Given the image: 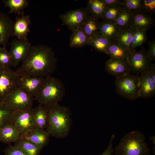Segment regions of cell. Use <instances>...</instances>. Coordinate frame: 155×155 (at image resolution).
<instances>
[{
	"label": "cell",
	"mask_w": 155,
	"mask_h": 155,
	"mask_svg": "<svg viewBox=\"0 0 155 155\" xmlns=\"http://www.w3.org/2000/svg\"><path fill=\"white\" fill-rule=\"evenodd\" d=\"M98 20L90 15L81 26L90 41L95 35L99 33V22Z\"/></svg>",
	"instance_id": "25"
},
{
	"label": "cell",
	"mask_w": 155,
	"mask_h": 155,
	"mask_svg": "<svg viewBox=\"0 0 155 155\" xmlns=\"http://www.w3.org/2000/svg\"><path fill=\"white\" fill-rule=\"evenodd\" d=\"M22 62L15 70L19 76L46 78L51 75L56 70L57 59L51 47L38 44L31 46Z\"/></svg>",
	"instance_id": "1"
},
{
	"label": "cell",
	"mask_w": 155,
	"mask_h": 155,
	"mask_svg": "<svg viewBox=\"0 0 155 155\" xmlns=\"http://www.w3.org/2000/svg\"><path fill=\"white\" fill-rule=\"evenodd\" d=\"M127 59L132 71L137 74L148 69L152 63L147 51L142 47L138 51L135 50L130 51Z\"/></svg>",
	"instance_id": "9"
},
{
	"label": "cell",
	"mask_w": 155,
	"mask_h": 155,
	"mask_svg": "<svg viewBox=\"0 0 155 155\" xmlns=\"http://www.w3.org/2000/svg\"><path fill=\"white\" fill-rule=\"evenodd\" d=\"M33 112L36 127L46 129L48 122L47 107L39 104L33 109Z\"/></svg>",
	"instance_id": "22"
},
{
	"label": "cell",
	"mask_w": 155,
	"mask_h": 155,
	"mask_svg": "<svg viewBox=\"0 0 155 155\" xmlns=\"http://www.w3.org/2000/svg\"><path fill=\"white\" fill-rule=\"evenodd\" d=\"M2 1L5 7L9 8V13H14L18 15H23L24 9L26 8L29 4L27 0H3Z\"/></svg>",
	"instance_id": "28"
},
{
	"label": "cell",
	"mask_w": 155,
	"mask_h": 155,
	"mask_svg": "<svg viewBox=\"0 0 155 155\" xmlns=\"http://www.w3.org/2000/svg\"><path fill=\"white\" fill-rule=\"evenodd\" d=\"M124 8L133 12L142 10V0H121Z\"/></svg>",
	"instance_id": "34"
},
{
	"label": "cell",
	"mask_w": 155,
	"mask_h": 155,
	"mask_svg": "<svg viewBox=\"0 0 155 155\" xmlns=\"http://www.w3.org/2000/svg\"><path fill=\"white\" fill-rule=\"evenodd\" d=\"M145 137L140 130L132 131L121 138L114 150L115 155H150Z\"/></svg>",
	"instance_id": "3"
},
{
	"label": "cell",
	"mask_w": 155,
	"mask_h": 155,
	"mask_svg": "<svg viewBox=\"0 0 155 155\" xmlns=\"http://www.w3.org/2000/svg\"><path fill=\"white\" fill-rule=\"evenodd\" d=\"M14 143V146L22 150L27 155H38L42 148L26 139L20 135Z\"/></svg>",
	"instance_id": "20"
},
{
	"label": "cell",
	"mask_w": 155,
	"mask_h": 155,
	"mask_svg": "<svg viewBox=\"0 0 155 155\" xmlns=\"http://www.w3.org/2000/svg\"><path fill=\"white\" fill-rule=\"evenodd\" d=\"M11 62L9 52L6 49V46L0 47V67H11Z\"/></svg>",
	"instance_id": "35"
},
{
	"label": "cell",
	"mask_w": 155,
	"mask_h": 155,
	"mask_svg": "<svg viewBox=\"0 0 155 155\" xmlns=\"http://www.w3.org/2000/svg\"><path fill=\"white\" fill-rule=\"evenodd\" d=\"M133 12L124 8L119 13L115 22L121 30L130 27Z\"/></svg>",
	"instance_id": "30"
},
{
	"label": "cell",
	"mask_w": 155,
	"mask_h": 155,
	"mask_svg": "<svg viewBox=\"0 0 155 155\" xmlns=\"http://www.w3.org/2000/svg\"><path fill=\"white\" fill-rule=\"evenodd\" d=\"M14 22L5 13L0 11V45L6 46L12 36Z\"/></svg>",
	"instance_id": "15"
},
{
	"label": "cell",
	"mask_w": 155,
	"mask_h": 155,
	"mask_svg": "<svg viewBox=\"0 0 155 155\" xmlns=\"http://www.w3.org/2000/svg\"><path fill=\"white\" fill-rule=\"evenodd\" d=\"M20 135L26 139L42 147L47 144L50 136L46 130L37 127Z\"/></svg>",
	"instance_id": "18"
},
{
	"label": "cell",
	"mask_w": 155,
	"mask_h": 155,
	"mask_svg": "<svg viewBox=\"0 0 155 155\" xmlns=\"http://www.w3.org/2000/svg\"><path fill=\"white\" fill-rule=\"evenodd\" d=\"M111 41L110 40L98 33L91 39L88 45L98 52L106 54L107 48Z\"/></svg>",
	"instance_id": "27"
},
{
	"label": "cell",
	"mask_w": 155,
	"mask_h": 155,
	"mask_svg": "<svg viewBox=\"0 0 155 155\" xmlns=\"http://www.w3.org/2000/svg\"><path fill=\"white\" fill-rule=\"evenodd\" d=\"M123 8L121 3L114 6L106 7L102 19L103 21L115 22Z\"/></svg>",
	"instance_id": "32"
},
{
	"label": "cell",
	"mask_w": 155,
	"mask_h": 155,
	"mask_svg": "<svg viewBox=\"0 0 155 155\" xmlns=\"http://www.w3.org/2000/svg\"><path fill=\"white\" fill-rule=\"evenodd\" d=\"M149 137L150 140L152 141V144L155 145V136L152 135L149 136Z\"/></svg>",
	"instance_id": "42"
},
{
	"label": "cell",
	"mask_w": 155,
	"mask_h": 155,
	"mask_svg": "<svg viewBox=\"0 0 155 155\" xmlns=\"http://www.w3.org/2000/svg\"><path fill=\"white\" fill-rule=\"evenodd\" d=\"M154 23L152 15L141 10L133 12L130 26L134 29L147 31L154 25Z\"/></svg>",
	"instance_id": "14"
},
{
	"label": "cell",
	"mask_w": 155,
	"mask_h": 155,
	"mask_svg": "<svg viewBox=\"0 0 155 155\" xmlns=\"http://www.w3.org/2000/svg\"><path fill=\"white\" fill-rule=\"evenodd\" d=\"M45 78L33 76H19L18 87L34 98L38 94Z\"/></svg>",
	"instance_id": "13"
},
{
	"label": "cell",
	"mask_w": 155,
	"mask_h": 155,
	"mask_svg": "<svg viewBox=\"0 0 155 155\" xmlns=\"http://www.w3.org/2000/svg\"><path fill=\"white\" fill-rule=\"evenodd\" d=\"M3 151L5 155H27L21 149L10 145L6 147Z\"/></svg>",
	"instance_id": "37"
},
{
	"label": "cell",
	"mask_w": 155,
	"mask_h": 155,
	"mask_svg": "<svg viewBox=\"0 0 155 155\" xmlns=\"http://www.w3.org/2000/svg\"><path fill=\"white\" fill-rule=\"evenodd\" d=\"M148 71L152 80L155 83V64L152 63L148 69Z\"/></svg>",
	"instance_id": "41"
},
{
	"label": "cell",
	"mask_w": 155,
	"mask_h": 155,
	"mask_svg": "<svg viewBox=\"0 0 155 155\" xmlns=\"http://www.w3.org/2000/svg\"><path fill=\"white\" fill-rule=\"evenodd\" d=\"M11 123L20 135L36 128L33 108L24 111H14L11 116Z\"/></svg>",
	"instance_id": "8"
},
{
	"label": "cell",
	"mask_w": 155,
	"mask_h": 155,
	"mask_svg": "<svg viewBox=\"0 0 155 155\" xmlns=\"http://www.w3.org/2000/svg\"><path fill=\"white\" fill-rule=\"evenodd\" d=\"M65 93V88L61 81L51 75L45 78L41 89L34 99L39 104L48 107L58 103Z\"/></svg>",
	"instance_id": "4"
},
{
	"label": "cell",
	"mask_w": 155,
	"mask_h": 155,
	"mask_svg": "<svg viewBox=\"0 0 155 155\" xmlns=\"http://www.w3.org/2000/svg\"><path fill=\"white\" fill-rule=\"evenodd\" d=\"M90 40L81 26L72 30L69 43L71 47L79 48L88 45Z\"/></svg>",
	"instance_id": "19"
},
{
	"label": "cell",
	"mask_w": 155,
	"mask_h": 155,
	"mask_svg": "<svg viewBox=\"0 0 155 155\" xmlns=\"http://www.w3.org/2000/svg\"><path fill=\"white\" fill-rule=\"evenodd\" d=\"M106 7L121 4V0H102Z\"/></svg>",
	"instance_id": "40"
},
{
	"label": "cell",
	"mask_w": 155,
	"mask_h": 155,
	"mask_svg": "<svg viewBox=\"0 0 155 155\" xmlns=\"http://www.w3.org/2000/svg\"><path fill=\"white\" fill-rule=\"evenodd\" d=\"M48 122L46 131L56 138H63L68 134L71 119L68 108L59 103L47 107Z\"/></svg>",
	"instance_id": "2"
},
{
	"label": "cell",
	"mask_w": 155,
	"mask_h": 155,
	"mask_svg": "<svg viewBox=\"0 0 155 155\" xmlns=\"http://www.w3.org/2000/svg\"><path fill=\"white\" fill-rule=\"evenodd\" d=\"M146 32V30L134 29L130 51L135 50L136 48L142 46L145 43L148 38Z\"/></svg>",
	"instance_id": "31"
},
{
	"label": "cell",
	"mask_w": 155,
	"mask_h": 155,
	"mask_svg": "<svg viewBox=\"0 0 155 155\" xmlns=\"http://www.w3.org/2000/svg\"><path fill=\"white\" fill-rule=\"evenodd\" d=\"M20 135L19 132L12 124L0 128V141L3 143L14 142Z\"/></svg>",
	"instance_id": "23"
},
{
	"label": "cell",
	"mask_w": 155,
	"mask_h": 155,
	"mask_svg": "<svg viewBox=\"0 0 155 155\" xmlns=\"http://www.w3.org/2000/svg\"><path fill=\"white\" fill-rule=\"evenodd\" d=\"M134 29L131 27L121 30L115 38L113 40L123 48L130 51V47Z\"/></svg>",
	"instance_id": "26"
},
{
	"label": "cell",
	"mask_w": 155,
	"mask_h": 155,
	"mask_svg": "<svg viewBox=\"0 0 155 155\" xmlns=\"http://www.w3.org/2000/svg\"><path fill=\"white\" fill-rule=\"evenodd\" d=\"M148 50L147 51L148 57L152 62L155 59V40L154 39L148 42Z\"/></svg>",
	"instance_id": "38"
},
{
	"label": "cell",
	"mask_w": 155,
	"mask_h": 155,
	"mask_svg": "<svg viewBox=\"0 0 155 155\" xmlns=\"http://www.w3.org/2000/svg\"><path fill=\"white\" fill-rule=\"evenodd\" d=\"M19 76L11 67H0V104L9 94L18 86Z\"/></svg>",
	"instance_id": "7"
},
{
	"label": "cell",
	"mask_w": 155,
	"mask_h": 155,
	"mask_svg": "<svg viewBox=\"0 0 155 155\" xmlns=\"http://www.w3.org/2000/svg\"><path fill=\"white\" fill-rule=\"evenodd\" d=\"M142 10L151 15L155 13V0H142Z\"/></svg>",
	"instance_id": "36"
},
{
	"label": "cell",
	"mask_w": 155,
	"mask_h": 155,
	"mask_svg": "<svg viewBox=\"0 0 155 155\" xmlns=\"http://www.w3.org/2000/svg\"><path fill=\"white\" fill-rule=\"evenodd\" d=\"M105 71L116 78L130 74L131 69L127 59L110 57L105 64Z\"/></svg>",
	"instance_id": "12"
},
{
	"label": "cell",
	"mask_w": 155,
	"mask_h": 155,
	"mask_svg": "<svg viewBox=\"0 0 155 155\" xmlns=\"http://www.w3.org/2000/svg\"><path fill=\"white\" fill-rule=\"evenodd\" d=\"M30 17L29 15H22L16 18L14 22L12 36L20 40H27L28 34L30 32L29 26Z\"/></svg>",
	"instance_id": "17"
},
{
	"label": "cell",
	"mask_w": 155,
	"mask_h": 155,
	"mask_svg": "<svg viewBox=\"0 0 155 155\" xmlns=\"http://www.w3.org/2000/svg\"><path fill=\"white\" fill-rule=\"evenodd\" d=\"M115 91L119 95L130 100L140 98L139 76L129 74L116 78Z\"/></svg>",
	"instance_id": "5"
},
{
	"label": "cell",
	"mask_w": 155,
	"mask_h": 155,
	"mask_svg": "<svg viewBox=\"0 0 155 155\" xmlns=\"http://www.w3.org/2000/svg\"><path fill=\"white\" fill-rule=\"evenodd\" d=\"M120 31L114 22L103 21L99 22V33L111 40H114Z\"/></svg>",
	"instance_id": "21"
},
{
	"label": "cell",
	"mask_w": 155,
	"mask_h": 155,
	"mask_svg": "<svg viewBox=\"0 0 155 155\" xmlns=\"http://www.w3.org/2000/svg\"><path fill=\"white\" fill-rule=\"evenodd\" d=\"M129 52L114 40H111L107 48L106 54L110 57L127 59Z\"/></svg>",
	"instance_id": "29"
},
{
	"label": "cell",
	"mask_w": 155,
	"mask_h": 155,
	"mask_svg": "<svg viewBox=\"0 0 155 155\" xmlns=\"http://www.w3.org/2000/svg\"><path fill=\"white\" fill-rule=\"evenodd\" d=\"M115 137V136L114 134L111 136L108 147L101 155H113L114 149L113 146V142Z\"/></svg>",
	"instance_id": "39"
},
{
	"label": "cell",
	"mask_w": 155,
	"mask_h": 155,
	"mask_svg": "<svg viewBox=\"0 0 155 155\" xmlns=\"http://www.w3.org/2000/svg\"><path fill=\"white\" fill-rule=\"evenodd\" d=\"M27 40L15 39L11 42L10 50L11 66L16 67L25 58L31 47Z\"/></svg>",
	"instance_id": "11"
},
{
	"label": "cell",
	"mask_w": 155,
	"mask_h": 155,
	"mask_svg": "<svg viewBox=\"0 0 155 155\" xmlns=\"http://www.w3.org/2000/svg\"><path fill=\"white\" fill-rule=\"evenodd\" d=\"M140 98H147L155 95V83L152 80L148 69L140 73Z\"/></svg>",
	"instance_id": "16"
},
{
	"label": "cell",
	"mask_w": 155,
	"mask_h": 155,
	"mask_svg": "<svg viewBox=\"0 0 155 155\" xmlns=\"http://www.w3.org/2000/svg\"><path fill=\"white\" fill-rule=\"evenodd\" d=\"M14 111L3 104H0V128L11 124V116Z\"/></svg>",
	"instance_id": "33"
},
{
	"label": "cell",
	"mask_w": 155,
	"mask_h": 155,
	"mask_svg": "<svg viewBox=\"0 0 155 155\" xmlns=\"http://www.w3.org/2000/svg\"><path fill=\"white\" fill-rule=\"evenodd\" d=\"M34 99L18 86L9 94L3 104L13 111H24L32 108Z\"/></svg>",
	"instance_id": "6"
},
{
	"label": "cell",
	"mask_w": 155,
	"mask_h": 155,
	"mask_svg": "<svg viewBox=\"0 0 155 155\" xmlns=\"http://www.w3.org/2000/svg\"><path fill=\"white\" fill-rule=\"evenodd\" d=\"M89 15L86 8L82 7L68 11L59 18L63 24L72 31L81 26Z\"/></svg>",
	"instance_id": "10"
},
{
	"label": "cell",
	"mask_w": 155,
	"mask_h": 155,
	"mask_svg": "<svg viewBox=\"0 0 155 155\" xmlns=\"http://www.w3.org/2000/svg\"><path fill=\"white\" fill-rule=\"evenodd\" d=\"M106 8L102 0L88 1V11L90 15L96 19H102Z\"/></svg>",
	"instance_id": "24"
}]
</instances>
